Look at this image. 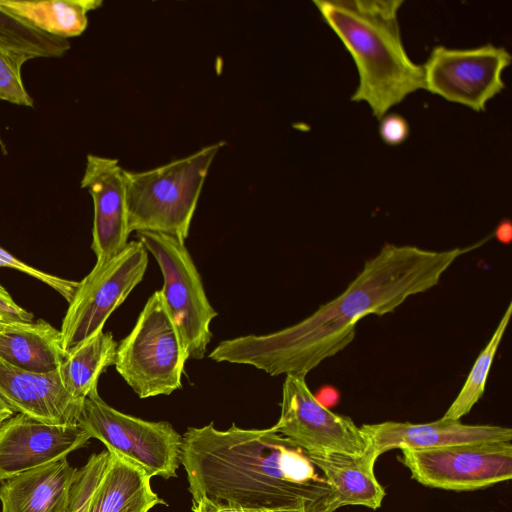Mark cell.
Instances as JSON below:
<instances>
[{
    "mask_svg": "<svg viewBox=\"0 0 512 512\" xmlns=\"http://www.w3.org/2000/svg\"><path fill=\"white\" fill-rule=\"evenodd\" d=\"M124 170L117 159L88 154L80 186L93 200L91 248L96 262L119 254L128 244L129 229Z\"/></svg>",
    "mask_w": 512,
    "mask_h": 512,
    "instance_id": "4fadbf2b",
    "label": "cell"
},
{
    "mask_svg": "<svg viewBox=\"0 0 512 512\" xmlns=\"http://www.w3.org/2000/svg\"><path fill=\"white\" fill-rule=\"evenodd\" d=\"M79 425L110 453L129 461L151 477H176L182 435L166 421H147L122 413L92 392L84 401Z\"/></svg>",
    "mask_w": 512,
    "mask_h": 512,
    "instance_id": "8992f818",
    "label": "cell"
},
{
    "mask_svg": "<svg viewBox=\"0 0 512 512\" xmlns=\"http://www.w3.org/2000/svg\"><path fill=\"white\" fill-rule=\"evenodd\" d=\"M367 444L380 456L392 449H431L487 441H511L512 429L468 425L440 418L429 423L385 421L360 427Z\"/></svg>",
    "mask_w": 512,
    "mask_h": 512,
    "instance_id": "9a60e30c",
    "label": "cell"
},
{
    "mask_svg": "<svg viewBox=\"0 0 512 512\" xmlns=\"http://www.w3.org/2000/svg\"><path fill=\"white\" fill-rule=\"evenodd\" d=\"M0 399L13 411L53 425H76L83 408L65 388L59 369L28 372L0 358Z\"/></svg>",
    "mask_w": 512,
    "mask_h": 512,
    "instance_id": "5bb4252c",
    "label": "cell"
},
{
    "mask_svg": "<svg viewBox=\"0 0 512 512\" xmlns=\"http://www.w3.org/2000/svg\"><path fill=\"white\" fill-rule=\"evenodd\" d=\"M89 439L79 424H47L17 413L0 425V482L66 457Z\"/></svg>",
    "mask_w": 512,
    "mask_h": 512,
    "instance_id": "7c38bea8",
    "label": "cell"
},
{
    "mask_svg": "<svg viewBox=\"0 0 512 512\" xmlns=\"http://www.w3.org/2000/svg\"><path fill=\"white\" fill-rule=\"evenodd\" d=\"M0 358L28 372H54L66 358L60 330L43 319L7 324L0 330Z\"/></svg>",
    "mask_w": 512,
    "mask_h": 512,
    "instance_id": "ac0fdd59",
    "label": "cell"
},
{
    "mask_svg": "<svg viewBox=\"0 0 512 512\" xmlns=\"http://www.w3.org/2000/svg\"><path fill=\"white\" fill-rule=\"evenodd\" d=\"M156 259L163 275L160 290L189 358L202 359L212 338L210 324L217 312L210 304L194 261L178 238L157 232H136Z\"/></svg>",
    "mask_w": 512,
    "mask_h": 512,
    "instance_id": "52a82bcc",
    "label": "cell"
},
{
    "mask_svg": "<svg viewBox=\"0 0 512 512\" xmlns=\"http://www.w3.org/2000/svg\"><path fill=\"white\" fill-rule=\"evenodd\" d=\"M32 57L0 48V100L33 107V99L25 89L21 77L23 64Z\"/></svg>",
    "mask_w": 512,
    "mask_h": 512,
    "instance_id": "d4e9b609",
    "label": "cell"
},
{
    "mask_svg": "<svg viewBox=\"0 0 512 512\" xmlns=\"http://www.w3.org/2000/svg\"><path fill=\"white\" fill-rule=\"evenodd\" d=\"M512 313L510 302L502 315L490 340L475 360L461 390L442 416L445 419L460 420L467 415L481 399L485 391L486 381L492 362L497 353L502 337L508 327Z\"/></svg>",
    "mask_w": 512,
    "mask_h": 512,
    "instance_id": "7402d4cb",
    "label": "cell"
},
{
    "mask_svg": "<svg viewBox=\"0 0 512 512\" xmlns=\"http://www.w3.org/2000/svg\"><path fill=\"white\" fill-rule=\"evenodd\" d=\"M325 22L351 54L359 84L351 100L380 120L408 95L425 89L422 65L408 56L397 14L402 0H315Z\"/></svg>",
    "mask_w": 512,
    "mask_h": 512,
    "instance_id": "3957f363",
    "label": "cell"
},
{
    "mask_svg": "<svg viewBox=\"0 0 512 512\" xmlns=\"http://www.w3.org/2000/svg\"><path fill=\"white\" fill-rule=\"evenodd\" d=\"M117 343L111 333H100L85 340L67 353L59 367L62 382L77 401L98 390L100 375L114 365Z\"/></svg>",
    "mask_w": 512,
    "mask_h": 512,
    "instance_id": "44dd1931",
    "label": "cell"
},
{
    "mask_svg": "<svg viewBox=\"0 0 512 512\" xmlns=\"http://www.w3.org/2000/svg\"><path fill=\"white\" fill-rule=\"evenodd\" d=\"M380 120L379 133L386 144L396 146L407 139L409 124L403 116L391 113Z\"/></svg>",
    "mask_w": 512,
    "mask_h": 512,
    "instance_id": "4316f807",
    "label": "cell"
},
{
    "mask_svg": "<svg viewBox=\"0 0 512 512\" xmlns=\"http://www.w3.org/2000/svg\"><path fill=\"white\" fill-rule=\"evenodd\" d=\"M102 4L99 0H0V9L43 33L68 40L86 30L88 13Z\"/></svg>",
    "mask_w": 512,
    "mask_h": 512,
    "instance_id": "ffe728a7",
    "label": "cell"
},
{
    "mask_svg": "<svg viewBox=\"0 0 512 512\" xmlns=\"http://www.w3.org/2000/svg\"><path fill=\"white\" fill-rule=\"evenodd\" d=\"M188 359L183 339L157 290L147 300L131 332L117 345L115 368L144 399L180 389Z\"/></svg>",
    "mask_w": 512,
    "mask_h": 512,
    "instance_id": "5b68a950",
    "label": "cell"
},
{
    "mask_svg": "<svg viewBox=\"0 0 512 512\" xmlns=\"http://www.w3.org/2000/svg\"><path fill=\"white\" fill-rule=\"evenodd\" d=\"M151 478L141 468L109 452L89 512H148L158 504L167 505L152 490Z\"/></svg>",
    "mask_w": 512,
    "mask_h": 512,
    "instance_id": "d6986e66",
    "label": "cell"
},
{
    "mask_svg": "<svg viewBox=\"0 0 512 512\" xmlns=\"http://www.w3.org/2000/svg\"><path fill=\"white\" fill-rule=\"evenodd\" d=\"M470 249L435 251L386 243L364 262L342 293L311 315L273 333L224 340L209 357L216 362L251 365L271 376L306 377L352 343L362 318L391 313L409 297L432 289Z\"/></svg>",
    "mask_w": 512,
    "mask_h": 512,
    "instance_id": "6da1fadb",
    "label": "cell"
},
{
    "mask_svg": "<svg viewBox=\"0 0 512 512\" xmlns=\"http://www.w3.org/2000/svg\"><path fill=\"white\" fill-rule=\"evenodd\" d=\"M33 314L18 305L9 292L0 284V320L5 323L31 322Z\"/></svg>",
    "mask_w": 512,
    "mask_h": 512,
    "instance_id": "f1b7e54d",
    "label": "cell"
},
{
    "mask_svg": "<svg viewBox=\"0 0 512 512\" xmlns=\"http://www.w3.org/2000/svg\"><path fill=\"white\" fill-rule=\"evenodd\" d=\"M0 48L33 59L53 58L64 55L70 43L67 39L43 33L0 9Z\"/></svg>",
    "mask_w": 512,
    "mask_h": 512,
    "instance_id": "603a6c76",
    "label": "cell"
},
{
    "mask_svg": "<svg viewBox=\"0 0 512 512\" xmlns=\"http://www.w3.org/2000/svg\"><path fill=\"white\" fill-rule=\"evenodd\" d=\"M13 411L0 399V425L13 415Z\"/></svg>",
    "mask_w": 512,
    "mask_h": 512,
    "instance_id": "f546056e",
    "label": "cell"
},
{
    "mask_svg": "<svg viewBox=\"0 0 512 512\" xmlns=\"http://www.w3.org/2000/svg\"><path fill=\"white\" fill-rule=\"evenodd\" d=\"M8 323H5L0 320V330H2Z\"/></svg>",
    "mask_w": 512,
    "mask_h": 512,
    "instance_id": "4dcf8cb0",
    "label": "cell"
},
{
    "mask_svg": "<svg viewBox=\"0 0 512 512\" xmlns=\"http://www.w3.org/2000/svg\"><path fill=\"white\" fill-rule=\"evenodd\" d=\"M398 460L420 484L474 491L512 477L511 441H487L431 449H400Z\"/></svg>",
    "mask_w": 512,
    "mask_h": 512,
    "instance_id": "9c48e42d",
    "label": "cell"
},
{
    "mask_svg": "<svg viewBox=\"0 0 512 512\" xmlns=\"http://www.w3.org/2000/svg\"><path fill=\"white\" fill-rule=\"evenodd\" d=\"M76 471L63 457L2 481L1 512H68Z\"/></svg>",
    "mask_w": 512,
    "mask_h": 512,
    "instance_id": "e0dca14e",
    "label": "cell"
},
{
    "mask_svg": "<svg viewBox=\"0 0 512 512\" xmlns=\"http://www.w3.org/2000/svg\"><path fill=\"white\" fill-rule=\"evenodd\" d=\"M109 459V451L92 454L87 463L77 469L71 486L68 512H89L94 492Z\"/></svg>",
    "mask_w": 512,
    "mask_h": 512,
    "instance_id": "cb8c5ba5",
    "label": "cell"
},
{
    "mask_svg": "<svg viewBox=\"0 0 512 512\" xmlns=\"http://www.w3.org/2000/svg\"><path fill=\"white\" fill-rule=\"evenodd\" d=\"M224 144L149 170H124L129 232L163 233L185 243L207 173Z\"/></svg>",
    "mask_w": 512,
    "mask_h": 512,
    "instance_id": "277c9868",
    "label": "cell"
},
{
    "mask_svg": "<svg viewBox=\"0 0 512 512\" xmlns=\"http://www.w3.org/2000/svg\"><path fill=\"white\" fill-rule=\"evenodd\" d=\"M306 455L323 473L328 487L323 499L324 512H334L342 506H364L376 510L382 505L386 492L374 473L379 455L369 445L358 456L336 453Z\"/></svg>",
    "mask_w": 512,
    "mask_h": 512,
    "instance_id": "2e32d148",
    "label": "cell"
},
{
    "mask_svg": "<svg viewBox=\"0 0 512 512\" xmlns=\"http://www.w3.org/2000/svg\"><path fill=\"white\" fill-rule=\"evenodd\" d=\"M0 267L12 268L23 272L35 279L47 284L58 292L68 303L71 301L79 282L61 278L37 268L14 257L11 253L0 247Z\"/></svg>",
    "mask_w": 512,
    "mask_h": 512,
    "instance_id": "484cf974",
    "label": "cell"
},
{
    "mask_svg": "<svg viewBox=\"0 0 512 512\" xmlns=\"http://www.w3.org/2000/svg\"><path fill=\"white\" fill-rule=\"evenodd\" d=\"M193 512H324L323 502L313 506H300L285 509H244L215 506L205 500L192 501Z\"/></svg>",
    "mask_w": 512,
    "mask_h": 512,
    "instance_id": "83f0119b",
    "label": "cell"
},
{
    "mask_svg": "<svg viewBox=\"0 0 512 512\" xmlns=\"http://www.w3.org/2000/svg\"><path fill=\"white\" fill-rule=\"evenodd\" d=\"M273 427L309 455L358 456L368 446L360 427L350 417L326 408L310 391L304 376L286 375L281 413Z\"/></svg>",
    "mask_w": 512,
    "mask_h": 512,
    "instance_id": "30bf717a",
    "label": "cell"
},
{
    "mask_svg": "<svg viewBox=\"0 0 512 512\" xmlns=\"http://www.w3.org/2000/svg\"><path fill=\"white\" fill-rule=\"evenodd\" d=\"M510 62V53L492 44L468 49L436 46L422 65L425 89L481 112L504 89L502 73Z\"/></svg>",
    "mask_w": 512,
    "mask_h": 512,
    "instance_id": "8fae6325",
    "label": "cell"
},
{
    "mask_svg": "<svg viewBox=\"0 0 512 512\" xmlns=\"http://www.w3.org/2000/svg\"><path fill=\"white\" fill-rule=\"evenodd\" d=\"M180 464L192 501L244 509H285L313 506L327 493L303 450L267 429H242L232 424L218 430L211 422L188 427L182 435Z\"/></svg>",
    "mask_w": 512,
    "mask_h": 512,
    "instance_id": "7a4b0ae2",
    "label": "cell"
},
{
    "mask_svg": "<svg viewBox=\"0 0 512 512\" xmlns=\"http://www.w3.org/2000/svg\"><path fill=\"white\" fill-rule=\"evenodd\" d=\"M147 252L140 241L128 242L116 256L96 262L79 282L60 328L66 355L103 331L112 312L142 281L148 265Z\"/></svg>",
    "mask_w": 512,
    "mask_h": 512,
    "instance_id": "ba28073f",
    "label": "cell"
}]
</instances>
